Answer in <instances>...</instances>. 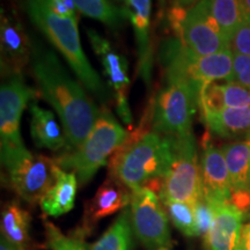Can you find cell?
Listing matches in <instances>:
<instances>
[{"mask_svg":"<svg viewBox=\"0 0 250 250\" xmlns=\"http://www.w3.org/2000/svg\"><path fill=\"white\" fill-rule=\"evenodd\" d=\"M26 11L33 23L61 52L80 83L100 101L108 102L111 94L83 52L78 31V18L58 17L41 0H26Z\"/></svg>","mask_w":250,"mask_h":250,"instance_id":"cell-2","label":"cell"},{"mask_svg":"<svg viewBox=\"0 0 250 250\" xmlns=\"http://www.w3.org/2000/svg\"><path fill=\"white\" fill-rule=\"evenodd\" d=\"M203 196L213 204L229 203L232 198L229 173L223 149L213 144H203L201 159Z\"/></svg>","mask_w":250,"mask_h":250,"instance_id":"cell-13","label":"cell"},{"mask_svg":"<svg viewBox=\"0 0 250 250\" xmlns=\"http://www.w3.org/2000/svg\"><path fill=\"white\" fill-rule=\"evenodd\" d=\"M0 250H26V247L23 245H18L9 241L5 236L1 235V241H0Z\"/></svg>","mask_w":250,"mask_h":250,"instance_id":"cell-32","label":"cell"},{"mask_svg":"<svg viewBox=\"0 0 250 250\" xmlns=\"http://www.w3.org/2000/svg\"><path fill=\"white\" fill-rule=\"evenodd\" d=\"M30 134L37 147L54 152L67 148L66 137L54 112L45 110L34 103L30 105Z\"/></svg>","mask_w":250,"mask_h":250,"instance_id":"cell-20","label":"cell"},{"mask_svg":"<svg viewBox=\"0 0 250 250\" xmlns=\"http://www.w3.org/2000/svg\"><path fill=\"white\" fill-rule=\"evenodd\" d=\"M235 250H250V223L241 226Z\"/></svg>","mask_w":250,"mask_h":250,"instance_id":"cell-31","label":"cell"},{"mask_svg":"<svg viewBox=\"0 0 250 250\" xmlns=\"http://www.w3.org/2000/svg\"><path fill=\"white\" fill-rule=\"evenodd\" d=\"M233 71V81L250 89V56L234 54Z\"/></svg>","mask_w":250,"mask_h":250,"instance_id":"cell-30","label":"cell"},{"mask_svg":"<svg viewBox=\"0 0 250 250\" xmlns=\"http://www.w3.org/2000/svg\"><path fill=\"white\" fill-rule=\"evenodd\" d=\"M243 217L245 213L230 202L214 204L213 225L205 237L208 250H235Z\"/></svg>","mask_w":250,"mask_h":250,"instance_id":"cell-16","label":"cell"},{"mask_svg":"<svg viewBox=\"0 0 250 250\" xmlns=\"http://www.w3.org/2000/svg\"><path fill=\"white\" fill-rule=\"evenodd\" d=\"M78 182L76 174L62 170L57 166L54 186L40 202L43 212L50 217H61L70 212L76 201Z\"/></svg>","mask_w":250,"mask_h":250,"instance_id":"cell-19","label":"cell"},{"mask_svg":"<svg viewBox=\"0 0 250 250\" xmlns=\"http://www.w3.org/2000/svg\"><path fill=\"white\" fill-rule=\"evenodd\" d=\"M126 138L123 126L110 112L102 110L85 142L78 148L62 153L55 162L62 170L76 174L80 184H86L107 164L112 153L123 147Z\"/></svg>","mask_w":250,"mask_h":250,"instance_id":"cell-3","label":"cell"},{"mask_svg":"<svg viewBox=\"0 0 250 250\" xmlns=\"http://www.w3.org/2000/svg\"><path fill=\"white\" fill-rule=\"evenodd\" d=\"M115 1H120V2H122V1H126V0H115Z\"/></svg>","mask_w":250,"mask_h":250,"instance_id":"cell-36","label":"cell"},{"mask_svg":"<svg viewBox=\"0 0 250 250\" xmlns=\"http://www.w3.org/2000/svg\"><path fill=\"white\" fill-rule=\"evenodd\" d=\"M249 214H250V211H249Z\"/></svg>","mask_w":250,"mask_h":250,"instance_id":"cell-37","label":"cell"},{"mask_svg":"<svg viewBox=\"0 0 250 250\" xmlns=\"http://www.w3.org/2000/svg\"><path fill=\"white\" fill-rule=\"evenodd\" d=\"M168 218L180 232L187 236H197L195 208L182 202H165Z\"/></svg>","mask_w":250,"mask_h":250,"instance_id":"cell-27","label":"cell"},{"mask_svg":"<svg viewBox=\"0 0 250 250\" xmlns=\"http://www.w3.org/2000/svg\"><path fill=\"white\" fill-rule=\"evenodd\" d=\"M179 39L199 56L213 55L230 48L229 42L212 17L208 0H199L188 9Z\"/></svg>","mask_w":250,"mask_h":250,"instance_id":"cell-9","label":"cell"},{"mask_svg":"<svg viewBox=\"0 0 250 250\" xmlns=\"http://www.w3.org/2000/svg\"><path fill=\"white\" fill-rule=\"evenodd\" d=\"M202 88L188 81L167 80L156 96L153 130L162 136L191 132L193 115L199 107Z\"/></svg>","mask_w":250,"mask_h":250,"instance_id":"cell-7","label":"cell"},{"mask_svg":"<svg viewBox=\"0 0 250 250\" xmlns=\"http://www.w3.org/2000/svg\"><path fill=\"white\" fill-rule=\"evenodd\" d=\"M1 70L6 77L21 74L31 58V40L15 13L1 14Z\"/></svg>","mask_w":250,"mask_h":250,"instance_id":"cell-12","label":"cell"},{"mask_svg":"<svg viewBox=\"0 0 250 250\" xmlns=\"http://www.w3.org/2000/svg\"><path fill=\"white\" fill-rule=\"evenodd\" d=\"M34 92L21 74L7 77L0 89V138L1 146H22L20 122L23 109Z\"/></svg>","mask_w":250,"mask_h":250,"instance_id":"cell-11","label":"cell"},{"mask_svg":"<svg viewBox=\"0 0 250 250\" xmlns=\"http://www.w3.org/2000/svg\"><path fill=\"white\" fill-rule=\"evenodd\" d=\"M199 108L202 112L250 108V89L235 81L212 83L202 88Z\"/></svg>","mask_w":250,"mask_h":250,"instance_id":"cell-17","label":"cell"},{"mask_svg":"<svg viewBox=\"0 0 250 250\" xmlns=\"http://www.w3.org/2000/svg\"><path fill=\"white\" fill-rule=\"evenodd\" d=\"M233 193L250 192V139L226 144L223 148Z\"/></svg>","mask_w":250,"mask_h":250,"instance_id":"cell-21","label":"cell"},{"mask_svg":"<svg viewBox=\"0 0 250 250\" xmlns=\"http://www.w3.org/2000/svg\"><path fill=\"white\" fill-rule=\"evenodd\" d=\"M131 202V191L125 184L115 176H109L89 202L85 210V228L100 219L123 211Z\"/></svg>","mask_w":250,"mask_h":250,"instance_id":"cell-14","label":"cell"},{"mask_svg":"<svg viewBox=\"0 0 250 250\" xmlns=\"http://www.w3.org/2000/svg\"><path fill=\"white\" fill-rule=\"evenodd\" d=\"M152 0H126L123 9L125 18L130 20L136 36L139 57V72L146 83H149L152 73V52L149 45V22Z\"/></svg>","mask_w":250,"mask_h":250,"instance_id":"cell-15","label":"cell"},{"mask_svg":"<svg viewBox=\"0 0 250 250\" xmlns=\"http://www.w3.org/2000/svg\"><path fill=\"white\" fill-rule=\"evenodd\" d=\"M212 17L220 27L221 33L230 44L235 31L245 22L248 13L243 0H208Z\"/></svg>","mask_w":250,"mask_h":250,"instance_id":"cell-22","label":"cell"},{"mask_svg":"<svg viewBox=\"0 0 250 250\" xmlns=\"http://www.w3.org/2000/svg\"><path fill=\"white\" fill-rule=\"evenodd\" d=\"M31 70L43 98L61 118L67 151L85 142L100 111L83 86L62 66L57 55L39 41L31 40Z\"/></svg>","mask_w":250,"mask_h":250,"instance_id":"cell-1","label":"cell"},{"mask_svg":"<svg viewBox=\"0 0 250 250\" xmlns=\"http://www.w3.org/2000/svg\"><path fill=\"white\" fill-rule=\"evenodd\" d=\"M46 246L51 250H89L85 242L87 229L81 228L72 235L62 234L54 224L45 221Z\"/></svg>","mask_w":250,"mask_h":250,"instance_id":"cell-26","label":"cell"},{"mask_svg":"<svg viewBox=\"0 0 250 250\" xmlns=\"http://www.w3.org/2000/svg\"><path fill=\"white\" fill-rule=\"evenodd\" d=\"M243 4H245L247 13H248V15L250 17V0H243Z\"/></svg>","mask_w":250,"mask_h":250,"instance_id":"cell-34","label":"cell"},{"mask_svg":"<svg viewBox=\"0 0 250 250\" xmlns=\"http://www.w3.org/2000/svg\"><path fill=\"white\" fill-rule=\"evenodd\" d=\"M169 144L170 159L162 179L159 196L162 203L182 202L195 208L203 197L201 164L191 132L165 136Z\"/></svg>","mask_w":250,"mask_h":250,"instance_id":"cell-5","label":"cell"},{"mask_svg":"<svg viewBox=\"0 0 250 250\" xmlns=\"http://www.w3.org/2000/svg\"><path fill=\"white\" fill-rule=\"evenodd\" d=\"M249 139H250V138H249Z\"/></svg>","mask_w":250,"mask_h":250,"instance_id":"cell-38","label":"cell"},{"mask_svg":"<svg viewBox=\"0 0 250 250\" xmlns=\"http://www.w3.org/2000/svg\"><path fill=\"white\" fill-rule=\"evenodd\" d=\"M230 49L234 54L250 56V17L246 19L245 22L235 31L232 41Z\"/></svg>","mask_w":250,"mask_h":250,"instance_id":"cell-29","label":"cell"},{"mask_svg":"<svg viewBox=\"0 0 250 250\" xmlns=\"http://www.w3.org/2000/svg\"><path fill=\"white\" fill-rule=\"evenodd\" d=\"M159 198L147 187L131 190V224L137 239L147 250L169 248L171 245L168 214Z\"/></svg>","mask_w":250,"mask_h":250,"instance_id":"cell-8","label":"cell"},{"mask_svg":"<svg viewBox=\"0 0 250 250\" xmlns=\"http://www.w3.org/2000/svg\"><path fill=\"white\" fill-rule=\"evenodd\" d=\"M132 232L131 211L124 208L107 232L89 246V250H132Z\"/></svg>","mask_w":250,"mask_h":250,"instance_id":"cell-23","label":"cell"},{"mask_svg":"<svg viewBox=\"0 0 250 250\" xmlns=\"http://www.w3.org/2000/svg\"><path fill=\"white\" fill-rule=\"evenodd\" d=\"M90 45L96 56L101 61L103 73L107 77L109 86L116 94V108L120 117L125 124L130 125L132 122L131 110L127 100L129 90V65L126 58L118 52L114 45L95 30H87Z\"/></svg>","mask_w":250,"mask_h":250,"instance_id":"cell-10","label":"cell"},{"mask_svg":"<svg viewBox=\"0 0 250 250\" xmlns=\"http://www.w3.org/2000/svg\"><path fill=\"white\" fill-rule=\"evenodd\" d=\"M199 0H175V5L180 6V7H183L186 9L191 8L193 5L197 4Z\"/></svg>","mask_w":250,"mask_h":250,"instance_id":"cell-33","label":"cell"},{"mask_svg":"<svg viewBox=\"0 0 250 250\" xmlns=\"http://www.w3.org/2000/svg\"><path fill=\"white\" fill-rule=\"evenodd\" d=\"M195 219L197 236H208L214 220V204L208 202L204 196L195 206Z\"/></svg>","mask_w":250,"mask_h":250,"instance_id":"cell-28","label":"cell"},{"mask_svg":"<svg viewBox=\"0 0 250 250\" xmlns=\"http://www.w3.org/2000/svg\"><path fill=\"white\" fill-rule=\"evenodd\" d=\"M1 162L12 189L30 204L42 201L56 181L55 159L34 154L24 145L1 146Z\"/></svg>","mask_w":250,"mask_h":250,"instance_id":"cell-6","label":"cell"},{"mask_svg":"<svg viewBox=\"0 0 250 250\" xmlns=\"http://www.w3.org/2000/svg\"><path fill=\"white\" fill-rule=\"evenodd\" d=\"M202 114L206 126L221 138L237 142L250 138V108H226Z\"/></svg>","mask_w":250,"mask_h":250,"instance_id":"cell-18","label":"cell"},{"mask_svg":"<svg viewBox=\"0 0 250 250\" xmlns=\"http://www.w3.org/2000/svg\"><path fill=\"white\" fill-rule=\"evenodd\" d=\"M159 250H170L169 248H161V249H159Z\"/></svg>","mask_w":250,"mask_h":250,"instance_id":"cell-35","label":"cell"},{"mask_svg":"<svg viewBox=\"0 0 250 250\" xmlns=\"http://www.w3.org/2000/svg\"><path fill=\"white\" fill-rule=\"evenodd\" d=\"M170 159L169 144L165 136L146 133L127 147L115 154L110 165V175L130 190L145 187L155 180H162Z\"/></svg>","mask_w":250,"mask_h":250,"instance_id":"cell-4","label":"cell"},{"mask_svg":"<svg viewBox=\"0 0 250 250\" xmlns=\"http://www.w3.org/2000/svg\"><path fill=\"white\" fill-rule=\"evenodd\" d=\"M30 215L19 203L9 202L1 212V235L18 245H26L29 240Z\"/></svg>","mask_w":250,"mask_h":250,"instance_id":"cell-24","label":"cell"},{"mask_svg":"<svg viewBox=\"0 0 250 250\" xmlns=\"http://www.w3.org/2000/svg\"><path fill=\"white\" fill-rule=\"evenodd\" d=\"M76 7L86 17L101 21L105 26L117 29L125 18L123 9L114 7L108 0H73Z\"/></svg>","mask_w":250,"mask_h":250,"instance_id":"cell-25","label":"cell"}]
</instances>
